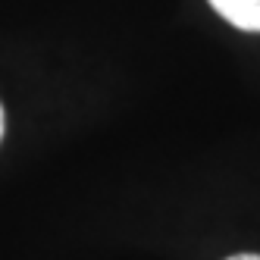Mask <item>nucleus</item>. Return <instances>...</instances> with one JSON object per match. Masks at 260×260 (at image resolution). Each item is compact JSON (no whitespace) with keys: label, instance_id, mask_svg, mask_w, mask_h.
<instances>
[{"label":"nucleus","instance_id":"f257e3e1","mask_svg":"<svg viewBox=\"0 0 260 260\" xmlns=\"http://www.w3.org/2000/svg\"><path fill=\"white\" fill-rule=\"evenodd\" d=\"M207 4L241 31H260V0H207Z\"/></svg>","mask_w":260,"mask_h":260},{"label":"nucleus","instance_id":"f03ea898","mask_svg":"<svg viewBox=\"0 0 260 260\" xmlns=\"http://www.w3.org/2000/svg\"><path fill=\"white\" fill-rule=\"evenodd\" d=\"M4 132H7V116H4V104H0V141H4Z\"/></svg>","mask_w":260,"mask_h":260},{"label":"nucleus","instance_id":"7ed1b4c3","mask_svg":"<svg viewBox=\"0 0 260 260\" xmlns=\"http://www.w3.org/2000/svg\"><path fill=\"white\" fill-rule=\"evenodd\" d=\"M226 260H260V254H235V257H226Z\"/></svg>","mask_w":260,"mask_h":260}]
</instances>
